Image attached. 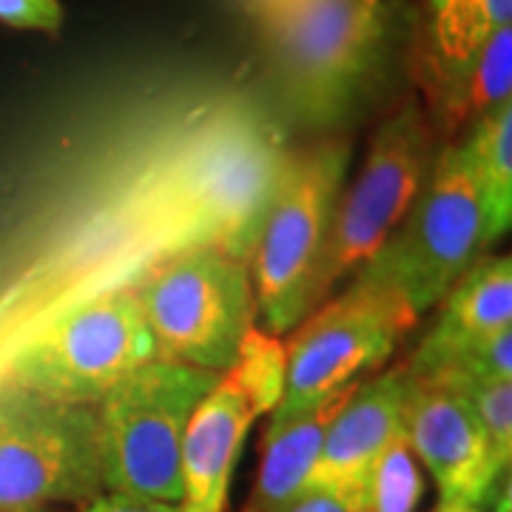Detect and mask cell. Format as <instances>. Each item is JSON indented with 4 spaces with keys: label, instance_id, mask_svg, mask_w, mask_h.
<instances>
[{
    "label": "cell",
    "instance_id": "cell-22",
    "mask_svg": "<svg viewBox=\"0 0 512 512\" xmlns=\"http://www.w3.org/2000/svg\"><path fill=\"white\" fill-rule=\"evenodd\" d=\"M0 23L15 29L57 32L63 23V9L57 0H0Z\"/></svg>",
    "mask_w": 512,
    "mask_h": 512
},
{
    "label": "cell",
    "instance_id": "cell-20",
    "mask_svg": "<svg viewBox=\"0 0 512 512\" xmlns=\"http://www.w3.org/2000/svg\"><path fill=\"white\" fill-rule=\"evenodd\" d=\"M456 390H461L467 402L473 404L504 467L512 464V382H467L456 384Z\"/></svg>",
    "mask_w": 512,
    "mask_h": 512
},
{
    "label": "cell",
    "instance_id": "cell-18",
    "mask_svg": "<svg viewBox=\"0 0 512 512\" xmlns=\"http://www.w3.org/2000/svg\"><path fill=\"white\" fill-rule=\"evenodd\" d=\"M225 376L254 404L256 413H271L285 390L288 376V342L268 330L251 328Z\"/></svg>",
    "mask_w": 512,
    "mask_h": 512
},
{
    "label": "cell",
    "instance_id": "cell-23",
    "mask_svg": "<svg viewBox=\"0 0 512 512\" xmlns=\"http://www.w3.org/2000/svg\"><path fill=\"white\" fill-rule=\"evenodd\" d=\"M80 512H183L180 504H160V501H143V498H128V495L103 493L80 504Z\"/></svg>",
    "mask_w": 512,
    "mask_h": 512
},
{
    "label": "cell",
    "instance_id": "cell-2",
    "mask_svg": "<svg viewBox=\"0 0 512 512\" xmlns=\"http://www.w3.org/2000/svg\"><path fill=\"white\" fill-rule=\"evenodd\" d=\"M279 89L308 126L345 120L382 83L404 37L402 0H248Z\"/></svg>",
    "mask_w": 512,
    "mask_h": 512
},
{
    "label": "cell",
    "instance_id": "cell-1",
    "mask_svg": "<svg viewBox=\"0 0 512 512\" xmlns=\"http://www.w3.org/2000/svg\"><path fill=\"white\" fill-rule=\"evenodd\" d=\"M288 154L274 120L237 92L97 126L0 259V376L60 313L137 288L171 256L217 245L251 265Z\"/></svg>",
    "mask_w": 512,
    "mask_h": 512
},
{
    "label": "cell",
    "instance_id": "cell-25",
    "mask_svg": "<svg viewBox=\"0 0 512 512\" xmlns=\"http://www.w3.org/2000/svg\"><path fill=\"white\" fill-rule=\"evenodd\" d=\"M495 512H512V464L504 467V473L495 484Z\"/></svg>",
    "mask_w": 512,
    "mask_h": 512
},
{
    "label": "cell",
    "instance_id": "cell-14",
    "mask_svg": "<svg viewBox=\"0 0 512 512\" xmlns=\"http://www.w3.org/2000/svg\"><path fill=\"white\" fill-rule=\"evenodd\" d=\"M259 416L248 396L222 373L188 421L180 453L183 512H225L239 450Z\"/></svg>",
    "mask_w": 512,
    "mask_h": 512
},
{
    "label": "cell",
    "instance_id": "cell-12",
    "mask_svg": "<svg viewBox=\"0 0 512 512\" xmlns=\"http://www.w3.org/2000/svg\"><path fill=\"white\" fill-rule=\"evenodd\" d=\"M407 393V365L390 367L382 376L356 384L330 421L308 490L336 495L350 512H365L367 478L384 450L404 433Z\"/></svg>",
    "mask_w": 512,
    "mask_h": 512
},
{
    "label": "cell",
    "instance_id": "cell-8",
    "mask_svg": "<svg viewBox=\"0 0 512 512\" xmlns=\"http://www.w3.org/2000/svg\"><path fill=\"white\" fill-rule=\"evenodd\" d=\"M157 359L134 288L111 291L60 313L12 356L0 387L69 404H97L128 373Z\"/></svg>",
    "mask_w": 512,
    "mask_h": 512
},
{
    "label": "cell",
    "instance_id": "cell-19",
    "mask_svg": "<svg viewBox=\"0 0 512 512\" xmlns=\"http://www.w3.org/2000/svg\"><path fill=\"white\" fill-rule=\"evenodd\" d=\"M421 495L424 481L419 458L413 456L407 436L402 433L384 450L367 478L365 512H416Z\"/></svg>",
    "mask_w": 512,
    "mask_h": 512
},
{
    "label": "cell",
    "instance_id": "cell-4",
    "mask_svg": "<svg viewBox=\"0 0 512 512\" xmlns=\"http://www.w3.org/2000/svg\"><path fill=\"white\" fill-rule=\"evenodd\" d=\"M222 373L151 359L94 404L106 493L180 504V453L197 404Z\"/></svg>",
    "mask_w": 512,
    "mask_h": 512
},
{
    "label": "cell",
    "instance_id": "cell-26",
    "mask_svg": "<svg viewBox=\"0 0 512 512\" xmlns=\"http://www.w3.org/2000/svg\"><path fill=\"white\" fill-rule=\"evenodd\" d=\"M433 512H481V510H478V507H470V504H444V501H441L439 507H436Z\"/></svg>",
    "mask_w": 512,
    "mask_h": 512
},
{
    "label": "cell",
    "instance_id": "cell-16",
    "mask_svg": "<svg viewBox=\"0 0 512 512\" xmlns=\"http://www.w3.org/2000/svg\"><path fill=\"white\" fill-rule=\"evenodd\" d=\"M430 123L447 137L476 131L512 97V26L495 29L464 66L427 89Z\"/></svg>",
    "mask_w": 512,
    "mask_h": 512
},
{
    "label": "cell",
    "instance_id": "cell-21",
    "mask_svg": "<svg viewBox=\"0 0 512 512\" xmlns=\"http://www.w3.org/2000/svg\"><path fill=\"white\" fill-rule=\"evenodd\" d=\"M441 384L467 382H512V328L493 336L490 342L464 353L458 362L441 370L439 376H427Z\"/></svg>",
    "mask_w": 512,
    "mask_h": 512
},
{
    "label": "cell",
    "instance_id": "cell-11",
    "mask_svg": "<svg viewBox=\"0 0 512 512\" xmlns=\"http://www.w3.org/2000/svg\"><path fill=\"white\" fill-rule=\"evenodd\" d=\"M404 436L444 504L481 507L493 498L504 461L461 390L410 376Z\"/></svg>",
    "mask_w": 512,
    "mask_h": 512
},
{
    "label": "cell",
    "instance_id": "cell-15",
    "mask_svg": "<svg viewBox=\"0 0 512 512\" xmlns=\"http://www.w3.org/2000/svg\"><path fill=\"white\" fill-rule=\"evenodd\" d=\"M350 393L353 387L285 424H268V433L262 439L259 476L245 512H285L305 495L330 421L348 402Z\"/></svg>",
    "mask_w": 512,
    "mask_h": 512
},
{
    "label": "cell",
    "instance_id": "cell-7",
    "mask_svg": "<svg viewBox=\"0 0 512 512\" xmlns=\"http://www.w3.org/2000/svg\"><path fill=\"white\" fill-rule=\"evenodd\" d=\"M134 293L165 362L225 373L254 328L251 265L217 245L171 256Z\"/></svg>",
    "mask_w": 512,
    "mask_h": 512
},
{
    "label": "cell",
    "instance_id": "cell-24",
    "mask_svg": "<svg viewBox=\"0 0 512 512\" xmlns=\"http://www.w3.org/2000/svg\"><path fill=\"white\" fill-rule=\"evenodd\" d=\"M285 512H350L336 495L319 493V490H308L302 495L293 507H288Z\"/></svg>",
    "mask_w": 512,
    "mask_h": 512
},
{
    "label": "cell",
    "instance_id": "cell-17",
    "mask_svg": "<svg viewBox=\"0 0 512 512\" xmlns=\"http://www.w3.org/2000/svg\"><path fill=\"white\" fill-rule=\"evenodd\" d=\"M461 140L476 154L487 208V245H495L512 234V97Z\"/></svg>",
    "mask_w": 512,
    "mask_h": 512
},
{
    "label": "cell",
    "instance_id": "cell-27",
    "mask_svg": "<svg viewBox=\"0 0 512 512\" xmlns=\"http://www.w3.org/2000/svg\"><path fill=\"white\" fill-rule=\"evenodd\" d=\"M23 512H46V510H23Z\"/></svg>",
    "mask_w": 512,
    "mask_h": 512
},
{
    "label": "cell",
    "instance_id": "cell-5",
    "mask_svg": "<svg viewBox=\"0 0 512 512\" xmlns=\"http://www.w3.org/2000/svg\"><path fill=\"white\" fill-rule=\"evenodd\" d=\"M348 140H325L288 154L251 254L256 313L282 336L311 313L313 276L345 191Z\"/></svg>",
    "mask_w": 512,
    "mask_h": 512
},
{
    "label": "cell",
    "instance_id": "cell-3",
    "mask_svg": "<svg viewBox=\"0 0 512 512\" xmlns=\"http://www.w3.org/2000/svg\"><path fill=\"white\" fill-rule=\"evenodd\" d=\"M487 245V208L467 140L444 146L402 225L356 279L399 296L416 316L436 308ZM353 282V279H350Z\"/></svg>",
    "mask_w": 512,
    "mask_h": 512
},
{
    "label": "cell",
    "instance_id": "cell-6",
    "mask_svg": "<svg viewBox=\"0 0 512 512\" xmlns=\"http://www.w3.org/2000/svg\"><path fill=\"white\" fill-rule=\"evenodd\" d=\"M436 157V128L416 103L402 106L376 128L365 163L333 211L322 262L313 276L311 313L382 251L413 208Z\"/></svg>",
    "mask_w": 512,
    "mask_h": 512
},
{
    "label": "cell",
    "instance_id": "cell-9",
    "mask_svg": "<svg viewBox=\"0 0 512 512\" xmlns=\"http://www.w3.org/2000/svg\"><path fill=\"white\" fill-rule=\"evenodd\" d=\"M103 493L94 404L0 387V512L86 504Z\"/></svg>",
    "mask_w": 512,
    "mask_h": 512
},
{
    "label": "cell",
    "instance_id": "cell-13",
    "mask_svg": "<svg viewBox=\"0 0 512 512\" xmlns=\"http://www.w3.org/2000/svg\"><path fill=\"white\" fill-rule=\"evenodd\" d=\"M512 328V254L484 256L441 299L436 325L410 356L416 379L439 376L464 353Z\"/></svg>",
    "mask_w": 512,
    "mask_h": 512
},
{
    "label": "cell",
    "instance_id": "cell-10",
    "mask_svg": "<svg viewBox=\"0 0 512 512\" xmlns=\"http://www.w3.org/2000/svg\"><path fill=\"white\" fill-rule=\"evenodd\" d=\"M419 316L399 296L353 279L308 313L288 342V376L271 424H285L362 382L413 330Z\"/></svg>",
    "mask_w": 512,
    "mask_h": 512
}]
</instances>
